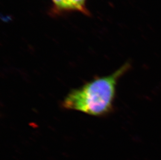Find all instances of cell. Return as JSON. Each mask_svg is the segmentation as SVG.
<instances>
[{
	"mask_svg": "<svg viewBox=\"0 0 161 160\" xmlns=\"http://www.w3.org/2000/svg\"><path fill=\"white\" fill-rule=\"evenodd\" d=\"M130 61L125 62L109 75L96 77L73 89L63 100V108L94 116L112 113L120 79L131 69Z\"/></svg>",
	"mask_w": 161,
	"mask_h": 160,
	"instance_id": "1",
	"label": "cell"
},
{
	"mask_svg": "<svg viewBox=\"0 0 161 160\" xmlns=\"http://www.w3.org/2000/svg\"><path fill=\"white\" fill-rule=\"evenodd\" d=\"M67 12H78L86 15H90L86 7L87 0H64Z\"/></svg>",
	"mask_w": 161,
	"mask_h": 160,
	"instance_id": "2",
	"label": "cell"
},
{
	"mask_svg": "<svg viewBox=\"0 0 161 160\" xmlns=\"http://www.w3.org/2000/svg\"><path fill=\"white\" fill-rule=\"evenodd\" d=\"M52 3L51 13L54 15H59L67 12L64 0H51Z\"/></svg>",
	"mask_w": 161,
	"mask_h": 160,
	"instance_id": "3",
	"label": "cell"
}]
</instances>
